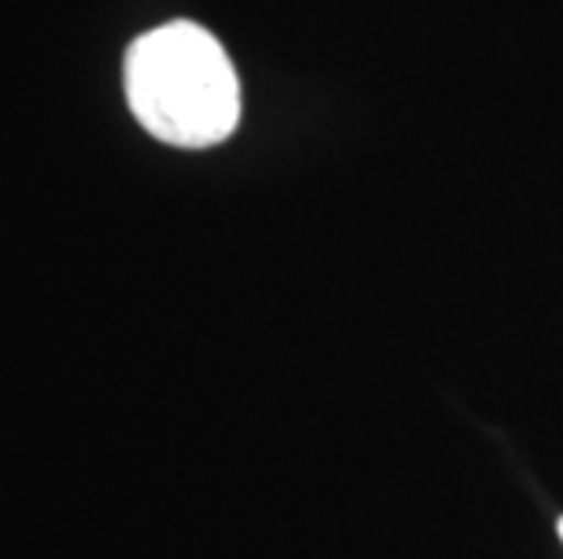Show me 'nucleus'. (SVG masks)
Masks as SVG:
<instances>
[{
    "label": "nucleus",
    "mask_w": 563,
    "mask_h": 559,
    "mask_svg": "<svg viewBox=\"0 0 563 559\" xmlns=\"http://www.w3.org/2000/svg\"><path fill=\"white\" fill-rule=\"evenodd\" d=\"M124 91L153 138L183 149L219 146L241 124V80L222 41L197 22H164L124 55Z\"/></svg>",
    "instance_id": "1"
},
{
    "label": "nucleus",
    "mask_w": 563,
    "mask_h": 559,
    "mask_svg": "<svg viewBox=\"0 0 563 559\" xmlns=\"http://www.w3.org/2000/svg\"><path fill=\"white\" fill-rule=\"evenodd\" d=\"M556 527H560V541H563V519H560V523H556Z\"/></svg>",
    "instance_id": "2"
}]
</instances>
